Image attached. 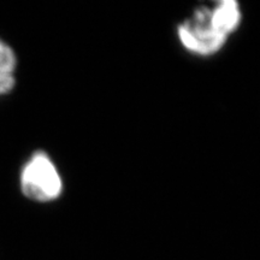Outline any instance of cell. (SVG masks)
<instances>
[{
	"label": "cell",
	"instance_id": "obj_3",
	"mask_svg": "<svg viewBox=\"0 0 260 260\" xmlns=\"http://www.w3.org/2000/svg\"><path fill=\"white\" fill-rule=\"evenodd\" d=\"M210 17L213 27L224 37L229 38L241 24V8L235 0H223L210 8Z\"/></svg>",
	"mask_w": 260,
	"mask_h": 260
},
{
	"label": "cell",
	"instance_id": "obj_4",
	"mask_svg": "<svg viewBox=\"0 0 260 260\" xmlns=\"http://www.w3.org/2000/svg\"><path fill=\"white\" fill-rule=\"evenodd\" d=\"M17 65V57L14 50L0 39V73L14 74Z\"/></svg>",
	"mask_w": 260,
	"mask_h": 260
},
{
	"label": "cell",
	"instance_id": "obj_1",
	"mask_svg": "<svg viewBox=\"0 0 260 260\" xmlns=\"http://www.w3.org/2000/svg\"><path fill=\"white\" fill-rule=\"evenodd\" d=\"M21 190L35 203H52L63 193V178L50 155L42 151L31 154L19 177Z\"/></svg>",
	"mask_w": 260,
	"mask_h": 260
},
{
	"label": "cell",
	"instance_id": "obj_5",
	"mask_svg": "<svg viewBox=\"0 0 260 260\" xmlns=\"http://www.w3.org/2000/svg\"><path fill=\"white\" fill-rule=\"evenodd\" d=\"M15 87L14 74L0 73V95L11 92Z\"/></svg>",
	"mask_w": 260,
	"mask_h": 260
},
{
	"label": "cell",
	"instance_id": "obj_2",
	"mask_svg": "<svg viewBox=\"0 0 260 260\" xmlns=\"http://www.w3.org/2000/svg\"><path fill=\"white\" fill-rule=\"evenodd\" d=\"M178 40L188 52L200 57L216 54L225 46L228 38L213 27L210 8H200L177 28Z\"/></svg>",
	"mask_w": 260,
	"mask_h": 260
}]
</instances>
